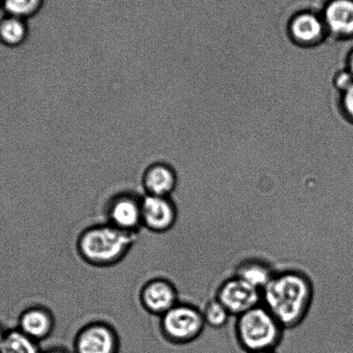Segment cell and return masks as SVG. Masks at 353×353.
Here are the masks:
<instances>
[{
	"instance_id": "cell-23",
	"label": "cell",
	"mask_w": 353,
	"mask_h": 353,
	"mask_svg": "<svg viewBox=\"0 0 353 353\" xmlns=\"http://www.w3.org/2000/svg\"><path fill=\"white\" fill-rule=\"evenodd\" d=\"M347 70L351 72L353 75V49L350 51L347 57Z\"/></svg>"
},
{
	"instance_id": "cell-11",
	"label": "cell",
	"mask_w": 353,
	"mask_h": 353,
	"mask_svg": "<svg viewBox=\"0 0 353 353\" xmlns=\"http://www.w3.org/2000/svg\"><path fill=\"white\" fill-rule=\"evenodd\" d=\"M178 185V174L172 165L166 163L150 164L143 173L140 186L143 194L171 197Z\"/></svg>"
},
{
	"instance_id": "cell-1",
	"label": "cell",
	"mask_w": 353,
	"mask_h": 353,
	"mask_svg": "<svg viewBox=\"0 0 353 353\" xmlns=\"http://www.w3.org/2000/svg\"><path fill=\"white\" fill-rule=\"evenodd\" d=\"M262 305L284 329L297 327L306 318L314 299L310 277L296 270L276 272L261 291Z\"/></svg>"
},
{
	"instance_id": "cell-15",
	"label": "cell",
	"mask_w": 353,
	"mask_h": 353,
	"mask_svg": "<svg viewBox=\"0 0 353 353\" xmlns=\"http://www.w3.org/2000/svg\"><path fill=\"white\" fill-rule=\"evenodd\" d=\"M27 20L5 14L0 19V44L10 50L19 49L29 39Z\"/></svg>"
},
{
	"instance_id": "cell-17",
	"label": "cell",
	"mask_w": 353,
	"mask_h": 353,
	"mask_svg": "<svg viewBox=\"0 0 353 353\" xmlns=\"http://www.w3.org/2000/svg\"><path fill=\"white\" fill-rule=\"evenodd\" d=\"M46 0H4L1 8L5 14L30 21L40 14Z\"/></svg>"
},
{
	"instance_id": "cell-14",
	"label": "cell",
	"mask_w": 353,
	"mask_h": 353,
	"mask_svg": "<svg viewBox=\"0 0 353 353\" xmlns=\"http://www.w3.org/2000/svg\"><path fill=\"white\" fill-rule=\"evenodd\" d=\"M275 274L268 262L262 259H251L239 263L233 276H238L255 289L262 291Z\"/></svg>"
},
{
	"instance_id": "cell-22",
	"label": "cell",
	"mask_w": 353,
	"mask_h": 353,
	"mask_svg": "<svg viewBox=\"0 0 353 353\" xmlns=\"http://www.w3.org/2000/svg\"><path fill=\"white\" fill-rule=\"evenodd\" d=\"M6 332H8V329L0 324V352H1L3 344H4Z\"/></svg>"
},
{
	"instance_id": "cell-3",
	"label": "cell",
	"mask_w": 353,
	"mask_h": 353,
	"mask_svg": "<svg viewBox=\"0 0 353 353\" xmlns=\"http://www.w3.org/2000/svg\"><path fill=\"white\" fill-rule=\"evenodd\" d=\"M284 328L262 304L239 315L235 336L246 352L276 350L283 338Z\"/></svg>"
},
{
	"instance_id": "cell-7",
	"label": "cell",
	"mask_w": 353,
	"mask_h": 353,
	"mask_svg": "<svg viewBox=\"0 0 353 353\" xmlns=\"http://www.w3.org/2000/svg\"><path fill=\"white\" fill-rule=\"evenodd\" d=\"M215 298L221 301L230 314L235 316L262 304L261 291L236 276L229 277L221 283Z\"/></svg>"
},
{
	"instance_id": "cell-19",
	"label": "cell",
	"mask_w": 353,
	"mask_h": 353,
	"mask_svg": "<svg viewBox=\"0 0 353 353\" xmlns=\"http://www.w3.org/2000/svg\"><path fill=\"white\" fill-rule=\"evenodd\" d=\"M341 105L346 119L353 124V84L342 92Z\"/></svg>"
},
{
	"instance_id": "cell-21",
	"label": "cell",
	"mask_w": 353,
	"mask_h": 353,
	"mask_svg": "<svg viewBox=\"0 0 353 353\" xmlns=\"http://www.w3.org/2000/svg\"><path fill=\"white\" fill-rule=\"evenodd\" d=\"M42 353H73L70 350L65 348L64 346H51V347L43 350Z\"/></svg>"
},
{
	"instance_id": "cell-8",
	"label": "cell",
	"mask_w": 353,
	"mask_h": 353,
	"mask_svg": "<svg viewBox=\"0 0 353 353\" xmlns=\"http://www.w3.org/2000/svg\"><path fill=\"white\" fill-rule=\"evenodd\" d=\"M139 301L146 313L161 317L180 301L179 292L172 281L153 277L140 288Z\"/></svg>"
},
{
	"instance_id": "cell-12",
	"label": "cell",
	"mask_w": 353,
	"mask_h": 353,
	"mask_svg": "<svg viewBox=\"0 0 353 353\" xmlns=\"http://www.w3.org/2000/svg\"><path fill=\"white\" fill-rule=\"evenodd\" d=\"M325 28L341 39H353V0H329L324 6Z\"/></svg>"
},
{
	"instance_id": "cell-13",
	"label": "cell",
	"mask_w": 353,
	"mask_h": 353,
	"mask_svg": "<svg viewBox=\"0 0 353 353\" xmlns=\"http://www.w3.org/2000/svg\"><path fill=\"white\" fill-rule=\"evenodd\" d=\"M325 26L323 19L314 12L298 13L290 22L291 37L297 43L310 44L323 37Z\"/></svg>"
},
{
	"instance_id": "cell-24",
	"label": "cell",
	"mask_w": 353,
	"mask_h": 353,
	"mask_svg": "<svg viewBox=\"0 0 353 353\" xmlns=\"http://www.w3.org/2000/svg\"><path fill=\"white\" fill-rule=\"evenodd\" d=\"M249 353H279L276 351V350H266V351H259L254 352H249Z\"/></svg>"
},
{
	"instance_id": "cell-6",
	"label": "cell",
	"mask_w": 353,
	"mask_h": 353,
	"mask_svg": "<svg viewBox=\"0 0 353 353\" xmlns=\"http://www.w3.org/2000/svg\"><path fill=\"white\" fill-rule=\"evenodd\" d=\"M121 339L110 322L94 320L81 325L73 339V353H119Z\"/></svg>"
},
{
	"instance_id": "cell-18",
	"label": "cell",
	"mask_w": 353,
	"mask_h": 353,
	"mask_svg": "<svg viewBox=\"0 0 353 353\" xmlns=\"http://www.w3.org/2000/svg\"><path fill=\"white\" fill-rule=\"evenodd\" d=\"M201 311L205 325L214 329L224 327L232 316L217 298L209 300Z\"/></svg>"
},
{
	"instance_id": "cell-20",
	"label": "cell",
	"mask_w": 353,
	"mask_h": 353,
	"mask_svg": "<svg viewBox=\"0 0 353 353\" xmlns=\"http://www.w3.org/2000/svg\"><path fill=\"white\" fill-rule=\"evenodd\" d=\"M334 83L338 90L344 92L353 84V75L347 68L345 70L339 71L334 77Z\"/></svg>"
},
{
	"instance_id": "cell-2",
	"label": "cell",
	"mask_w": 353,
	"mask_h": 353,
	"mask_svg": "<svg viewBox=\"0 0 353 353\" xmlns=\"http://www.w3.org/2000/svg\"><path fill=\"white\" fill-rule=\"evenodd\" d=\"M136 242V234L103 221L88 225L79 233L75 251L81 261L89 266L111 268L128 256Z\"/></svg>"
},
{
	"instance_id": "cell-4",
	"label": "cell",
	"mask_w": 353,
	"mask_h": 353,
	"mask_svg": "<svg viewBox=\"0 0 353 353\" xmlns=\"http://www.w3.org/2000/svg\"><path fill=\"white\" fill-rule=\"evenodd\" d=\"M205 327L202 311L194 304L178 301L159 317V331L170 344H190L201 337Z\"/></svg>"
},
{
	"instance_id": "cell-16",
	"label": "cell",
	"mask_w": 353,
	"mask_h": 353,
	"mask_svg": "<svg viewBox=\"0 0 353 353\" xmlns=\"http://www.w3.org/2000/svg\"><path fill=\"white\" fill-rule=\"evenodd\" d=\"M43 350L40 343L15 327L8 329L0 353H42Z\"/></svg>"
},
{
	"instance_id": "cell-9",
	"label": "cell",
	"mask_w": 353,
	"mask_h": 353,
	"mask_svg": "<svg viewBox=\"0 0 353 353\" xmlns=\"http://www.w3.org/2000/svg\"><path fill=\"white\" fill-rule=\"evenodd\" d=\"M177 219V205L172 197L143 194V228L150 232L162 234L173 229Z\"/></svg>"
},
{
	"instance_id": "cell-5",
	"label": "cell",
	"mask_w": 353,
	"mask_h": 353,
	"mask_svg": "<svg viewBox=\"0 0 353 353\" xmlns=\"http://www.w3.org/2000/svg\"><path fill=\"white\" fill-rule=\"evenodd\" d=\"M142 197L132 190L117 192L106 201L104 221L121 231L138 235L143 228Z\"/></svg>"
},
{
	"instance_id": "cell-10",
	"label": "cell",
	"mask_w": 353,
	"mask_h": 353,
	"mask_svg": "<svg viewBox=\"0 0 353 353\" xmlns=\"http://www.w3.org/2000/svg\"><path fill=\"white\" fill-rule=\"evenodd\" d=\"M56 324V317L50 307L43 304H33L20 313L17 328L41 343L52 335Z\"/></svg>"
},
{
	"instance_id": "cell-25",
	"label": "cell",
	"mask_w": 353,
	"mask_h": 353,
	"mask_svg": "<svg viewBox=\"0 0 353 353\" xmlns=\"http://www.w3.org/2000/svg\"><path fill=\"white\" fill-rule=\"evenodd\" d=\"M3 2H4V0H0V8H1Z\"/></svg>"
}]
</instances>
